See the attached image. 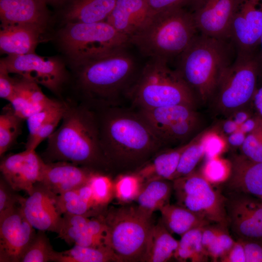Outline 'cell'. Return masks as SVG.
I'll return each instance as SVG.
<instances>
[{"label":"cell","mask_w":262,"mask_h":262,"mask_svg":"<svg viewBox=\"0 0 262 262\" xmlns=\"http://www.w3.org/2000/svg\"><path fill=\"white\" fill-rule=\"evenodd\" d=\"M92 109L101 146L112 172H133L164 148L138 110L120 106Z\"/></svg>","instance_id":"6da1fadb"},{"label":"cell","mask_w":262,"mask_h":262,"mask_svg":"<svg viewBox=\"0 0 262 262\" xmlns=\"http://www.w3.org/2000/svg\"><path fill=\"white\" fill-rule=\"evenodd\" d=\"M113 49L70 65L74 95L69 98L92 109L120 106L139 74L125 48Z\"/></svg>","instance_id":"7a4b0ae2"},{"label":"cell","mask_w":262,"mask_h":262,"mask_svg":"<svg viewBox=\"0 0 262 262\" xmlns=\"http://www.w3.org/2000/svg\"><path fill=\"white\" fill-rule=\"evenodd\" d=\"M59 128L48 138L40 156L46 163L64 161L92 171L110 174V166L102 149L94 110L70 98Z\"/></svg>","instance_id":"3957f363"},{"label":"cell","mask_w":262,"mask_h":262,"mask_svg":"<svg viewBox=\"0 0 262 262\" xmlns=\"http://www.w3.org/2000/svg\"><path fill=\"white\" fill-rule=\"evenodd\" d=\"M191 12L183 7L157 13L129 37V43L150 58L168 60L180 56L196 35Z\"/></svg>","instance_id":"277c9868"},{"label":"cell","mask_w":262,"mask_h":262,"mask_svg":"<svg viewBox=\"0 0 262 262\" xmlns=\"http://www.w3.org/2000/svg\"><path fill=\"white\" fill-rule=\"evenodd\" d=\"M225 41L202 34L196 35L180 55L177 71L195 96L204 101L213 97L224 72L231 64Z\"/></svg>","instance_id":"5b68a950"},{"label":"cell","mask_w":262,"mask_h":262,"mask_svg":"<svg viewBox=\"0 0 262 262\" xmlns=\"http://www.w3.org/2000/svg\"><path fill=\"white\" fill-rule=\"evenodd\" d=\"M101 214L106 227L104 243L117 262H146L152 216L130 203L110 207Z\"/></svg>","instance_id":"8992f818"},{"label":"cell","mask_w":262,"mask_h":262,"mask_svg":"<svg viewBox=\"0 0 262 262\" xmlns=\"http://www.w3.org/2000/svg\"><path fill=\"white\" fill-rule=\"evenodd\" d=\"M128 98L138 109L184 104L195 106L196 96L167 61L150 58L140 71Z\"/></svg>","instance_id":"52a82bcc"},{"label":"cell","mask_w":262,"mask_h":262,"mask_svg":"<svg viewBox=\"0 0 262 262\" xmlns=\"http://www.w3.org/2000/svg\"><path fill=\"white\" fill-rule=\"evenodd\" d=\"M65 23L57 33V40L70 65L130 44L128 36L106 21Z\"/></svg>","instance_id":"ba28073f"},{"label":"cell","mask_w":262,"mask_h":262,"mask_svg":"<svg viewBox=\"0 0 262 262\" xmlns=\"http://www.w3.org/2000/svg\"><path fill=\"white\" fill-rule=\"evenodd\" d=\"M262 66L256 51L238 52L235 62L224 72L213 95L221 112L236 111L251 99L256 91Z\"/></svg>","instance_id":"9c48e42d"},{"label":"cell","mask_w":262,"mask_h":262,"mask_svg":"<svg viewBox=\"0 0 262 262\" xmlns=\"http://www.w3.org/2000/svg\"><path fill=\"white\" fill-rule=\"evenodd\" d=\"M178 204L212 224L228 225L226 197L203 174L193 172L172 180Z\"/></svg>","instance_id":"30bf717a"},{"label":"cell","mask_w":262,"mask_h":262,"mask_svg":"<svg viewBox=\"0 0 262 262\" xmlns=\"http://www.w3.org/2000/svg\"><path fill=\"white\" fill-rule=\"evenodd\" d=\"M10 73H14L42 85L64 100V89L70 83V73L64 62L56 57H42L32 53L7 55L2 59Z\"/></svg>","instance_id":"8fae6325"},{"label":"cell","mask_w":262,"mask_h":262,"mask_svg":"<svg viewBox=\"0 0 262 262\" xmlns=\"http://www.w3.org/2000/svg\"><path fill=\"white\" fill-rule=\"evenodd\" d=\"M225 197L228 226L237 239L262 242V200L235 192Z\"/></svg>","instance_id":"7c38bea8"},{"label":"cell","mask_w":262,"mask_h":262,"mask_svg":"<svg viewBox=\"0 0 262 262\" xmlns=\"http://www.w3.org/2000/svg\"><path fill=\"white\" fill-rule=\"evenodd\" d=\"M241 0H193L191 12L202 34L220 39L229 38L233 16Z\"/></svg>","instance_id":"4fadbf2b"},{"label":"cell","mask_w":262,"mask_h":262,"mask_svg":"<svg viewBox=\"0 0 262 262\" xmlns=\"http://www.w3.org/2000/svg\"><path fill=\"white\" fill-rule=\"evenodd\" d=\"M21 205L0 218V262H20L36 234Z\"/></svg>","instance_id":"5bb4252c"},{"label":"cell","mask_w":262,"mask_h":262,"mask_svg":"<svg viewBox=\"0 0 262 262\" xmlns=\"http://www.w3.org/2000/svg\"><path fill=\"white\" fill-rule=\"evenodd\" d=\"M1 176L17 191L29 195L41 178L44 161L35 150L25 149L1 158Z\"/></svg>","instance_id":"9a60e30c"},{"label":"cell","mask_w":262,"mask_h":262,"mask_svg":"<svg viewBox=\"0 0 262 262\" xmlns=\"http://www.w3.org/2000/svg\"><path fill=\"white\" fill-rule=\"evenodd\" d=\"M262 31V0H241L233 16L229 38L238 53L257 49Z\"/></svg>","instance_id":"2e32d148"},{"label":"cell","mask_w":262,"mask_h":262,"mask_svg":"<svg viewBox=\"0 0 262 262\" xmlns=\"http://www.w3.org/2000/svg\"><path fill=\"white\" fill-rule=\"evenodd\" d=\"M28 195L21 203L22 211L27 220L35 229L57 233L62 215L56 206L57 195L41 182L34 185Z\"/></svg>","instance_id":"e0dca14e"},{"label":"cell","mask_w":262,"mask_h":262,"mask_svg":"<svg viewBox=\"0 0 262 262\" xmlns=\"http://www.w3.org/2000/svg\"><path fill=\"white\" fill-rule=\"evenodd\" d=\"M106 227L101 214L88 217L69 214L62 215L58 237L69 245L100 247L104 244Z\"/></svg>","instance_id":"ac0fdd59"},{"label":"cell","mask_w":262,"mask_h":262,"mask_svg":"<svg viewBox=\"0 0 262 262\" xmlns=\"http://www.w3.org/2000/svg\"><path fill=\"white\" fill-rule=\"evenodd\" d=\"M94 172L71 162H44L40 181L58 195L87 183Z\"/></svg>","instance_id":"d6986e66"},{"label":"cell","mask_w":262,"mask_h":262,"mask_svg":"<svg viewBox=\"0 0 262 262\" xmlns=\"http://www.w3.org/2000/svg\"><path fill=\"white\" fill-rule=\"evenodd\" d=\"M47 4L43 0H0V25H31L45 30L49 17Z\"/></svg>","instance_id":"ffe728a7"},{"label":"cell","mask_w":262,"mask_h":262,"mask_svg":"<svg viewBox=\"0 0 262 262\" xmlns=\"http://www.w3.org/2000/svg\"><path fill=\"white\" fill-rule=\"evenodd\" d=\"M226 184L231 192L262 197V163L251 161L243 155L233 157Z\"/></svg>","instance_id":"44dd1931"},{"label":"cell","mask_w":262,"mask_h":262,"mask_svg":"<svg viewBox=\"0 0 262 262\" xmlns=\"http://www.w3.org/2000/svg\"><path fill=\"white\" fill-rule=\"evenodd\" d=\"M150 18L147 0H116L106 21L129 38Z\"/></svg>","instance_id":"7402d4cb"},{"label":"cell","mask_w":262,"mask_h":262,"mask_svg":"<svg viewBox=\"0 0 262 262\" xmlns=\"http://www.w3.org/2000/svg\"><path fill=\"white\" fill-rule=\"evenodd\" d=\"M44 31L39 27L31 25H0V52L8 55L34 53Z\"/></svg>","instance_id":"603a6c76"},{"label":"cell","mask_w":262,"mask_h":262,"mask_svg":"<svg viewBox=\"0 0 262 262\" xmlns=\"http://www.w3.org/2000/svg\"><path fill=\"white\" fill-rule=\"evenodd\" d=\"M188 143L174 148H163L133 172L144 182L156 180L172 181L180 156Z\"/></svg>","instance_id":"cb8c5ba5"},{"label":"cell","mask_w":262,"mask_h":262,"mask_svg":"<svg viewBox=\"0 0 262 262\" xmlns=\"http://www.w3.org/2000/svg\"><path fill=\"white\" fill-rule=\"evenodd\" d=\"M116 0H67L63 12L65 23L105 21Z\"/></svg>","instance_id":"d4e9b609"},{"label":"cell","mask_w":262,"mask_h":262,"mask_svg":"<svg viewBox=\"0 0 262 262\" xmlns=\"http://www.w3.org/2000/svg\"><path fill=\"white\" fill-rule=\"evenodd\" d=\"M56 204L60 213L92 217L101 214L97 208L92 189L87 183L56 196Z\"/></svg>","instance_id":"484cf974"},{"label":"cell","mask_w":262,"mask_h":262,"mask_svg":"<svg viewBox=\"0 0 262 262\" xmlns=\"http://www.w3.org/2000/svg\"><path fill=\"white\" fill-rule=\"evenodd\" d=\"M138 111L158 137L161 132L176 123L198 115L194 107L184 104L150 109H141Z\"/></svg>","instance_id":"4316f807"},{"label":"cell","mask_w":262,"mask_h":262,"mask_svg":"<svg viewBox=\"0 0 262 262\" xmlns=\"http://www.w3.org/2000/svg\"><path fill=\"white\" fill-rule=\"evenodd\" d=\"M163 223L172 234L181 236L195 228L212 224L195 213L178 204L169 203L160 210Z\"/></svg>","instance_id":"83f0119b"},{"label":"cell","mask_w":262,"mask_h":262,"mask_svg":"<svg viewBox=\"0 0 262 262\" xmlns=\"http://www.w3.org/2000/svg\"><path fill=\"white\" fill-rule=\"evenodd\" d=\"M173 190V181L166 180H156L143 183L135 201L139 208L146 214L152 216L169 203Z\"/></svg>","instance_id":"f1b7e54d"},{"label":"cell","mask_w":262,"mask_h":262,"mask_svg":"<svg viewBox=\"0 0 262 262\" xmlns=\"http://www.w3.org/2000/svg\"><path fill=\"white\" fill-rule=\"evenodd\" d=\"M228 227L227 225L210 224L202 228V245L213 262L220 261L235 242L230 235Z\"/></svg>","instance_id":"f546056e"},{"label":"cell","mask_w":262,"mask_h":262,"mask_svg":"<svg viewBox=\"0 0 262 262\" xmlns=\"http://www.w3.org/2000/svg\"><path fill=\"white\" fill-rule=\"evenodd\" d=\"M179 244L161 220L153 225L146 262H166L174 258Z\"/></svg>","instance_id":"4dcf8cb0"},{"label":"cell","mask_w":262,"mask_h":262,"mask_svg":"<svg viewBox=\"0 0 262 262\" xmlns=\"http://www.w3.org/2000/svg\"><path fill=\"white\" fill-rule=\"evenodd\" d=\"M51 262H117V261L112 251L106 246L93 247L74 245L68 250L61 252L55 251Z\"/></svg>","instance_id":"1f68e13d"},{"label":"cell","mask_w":262,"mask_h":262,"mask_svg":"<svg viewBox=\"0 0 262 262\" xmlns=\"http://www.w3.org/2000/svg\"><path fill=\"white\" fill-rule=\"evenodd\" d=\"M202 228L193 229L181 236L174 258L179 262H205L209 260L202 242Z\"/></svg>","instance_id":"d6a6232c"},{"label":"cell","mask_w":262,"mask_h":262,"mask_svg":"<svg viewBox=\"0 0 262 262\" xmlns=\"http://www.w3.org/2000/svg\"><path fill=\"white\" fill-rule=\"evenodd\" d=\"M24 120L16 114L10 104L3 109L0 115V158L16 143Z\"/></svg>","instance_id":"836d02e7"},{"label":"cell","mask_w":262,"mask_h":262,"mask_svg":"<svg viewBox=\"0 0 262 262\" xmlns=\"http://www.w3.org/2000/svg\"><path fill=\"white\" fill-rule=\"evenodd\" d=\"M203 135V133L198 134L188 142L180 156L173 180L194 171L196 166L205 154Z\"/></svg>","instance_id":"e575fe53"},{"label":"cell","mask_w":262,"mask_h":262,"mask_svg":"<svg viewBox=\"0 0 262 262\" xmlns=\"http://www.w3.org/2000/svg\"><path fill=\"white\" fill-rule=\"evenodd\" d=\"M87 183L92 189L95 205L102 213L114 197V180L109 174L94 171Z\"/></svg>","instance_id":"d590c367"},{"label":"cell","mask_w":262,"mask_h":262,"mask_svg":"<svg viewBox=\"0 0 262 262\" xmlns=\"http://www.w3.org/2000/svg\"><path fill=\"white\" fill-rule=\"evenodd\" d=\"M144 182L133 172L120 173L114 180V197L122 204L135 200Z\"/></svg>","instance_id":"8d00e7d4"},{"label":"cell","mask_w":262,"mask_h":262,"mask_svg":"<svg viewBox=\"0 0 262 262\" xmlns=\"http://www.w3.org/2000/svg\"><path fill=\"white\" fill-rule=\"evenodd\" d=\"M45 231L37 230L20 262H51L53 250Z\"/></svg>","instance_id":"74e56055"},{"label":"cell","mask_w":262,"mask_h":262,"mask_svg":"<svg viewBox=\"0 0 262 262\" xmlns=\"http://www.w3.org/2000/svg\"><path fill=\"white\" fill-rule=\"evenodd\" d=\"M64 103V100L55 99L51 104L26 120L29 131L26 142L31 141L33 138L43 125Z\"/></svg>","instance_id":"f35d334b"},{"label":"cell","mask_w":262,"mask_h":262,"mask_svg":"<svg viewBox=\"0 0 262 262\" xmlns=\"http://www.w3.org/2000/svg\"><path fill=\"white\" fill-rule=\"evenodd\" d=\"M64 105L54 113L43 125L33 138L25 144V149L35 150L38 145L52 134L59 123L62 120L66 108Z\"/></svg>","instance_id":"ab89813d"},{"label":"cell","mask_w":262,"mask_h":262,"mask_svg":"<svg viewBox=\"0 0 262 262\" xmlns=\"http://www.w3.org/2000/svg\"><path fill=\"white\" fill-rule=\"evenodd\" d=\"M8 183L0 176V218L20 205L24 197L17 193Z\"/></svg>","instance_id":"60d3db41"},{"label":"cell","mask_w":262,"mask_h":262,"mask_svg":"<svg viewBox=\"0 0 262 262\" xmlns=\"http://www.w3.org/2000/svg\"><path fill=\"white\" fill-rule=\"evenodd\" d=\"M242 147L243 156L249 160L262 163V136L253 133L246 137Z\"/></svg>","instance_id":"b9f144b4"},{"label":"cell","mask_w":262,"mask_h":262,"mask_svg":"<svg viewBox=\"0 0 262 262\" xmlns=\"http://www.w3.org/2000/svg\"><path fill=\"white\" fill-rule=\"evenodd\" d=\"M193 0H147L149 16L172 8L190 4Z\"/></svg>","instance_id":"7bdbcfd3"},{"label":"cell","mask_w":262,"mask_h":262,"mask_svg":"<svg viewBox=\"0 0 262 262\" xmlns=\"http://www.w3.org/2000/svg\"><path fill=\"white\" fill-rule=\"evenodd\" d=\"M14 78L10 76V73L3 62L0 61V97L8 101L11 98L14 90Z\"/></svg>","instance_id":"ee69618b"},{"label":"cell","mask_w":262,"mask_h":262,"mask_svg":"<svg viewBox=\"0 0 262 262\" xmlns=\"http://www.w3.org/2000/svg\"><path fill=\"white\" fill-rule=\"evenodd\" d=\"M246 262H262V242L243 241Z\"/></svg>","instance_id":"f6af8a7d"},{"label":"cell","mask_w":262,"mask_h":262,"mask_svg":"<svg viewBox=\"0 0 262 262\" xmlns=\"http://www.w3.org/2000/svg\"><path fill=\"white\" fill-rule=\"evenodd\" d=\"M202 142L205 154L209 157H213L222 149L223 143L222 140L216 135L213 134H203Z\"/></svg>","instance_id":"bcb514c9"},{"label":"cell","mask_w":262,"mask_h":262,"mask_svg":"<svg viewBox=\"0 0 262 262\" xmlns=\"http://www.w3.org/2000/svg\"><path fill=\"white\" fill-rule=\"evenodd\" d=\"M220 262H246L245 251L242 241L237 239L228 253Z\"/></svg>","instance_id":"7dc6e473"},{"label":"cell","mask_w":262,"mask_h":262,"mask_svg":"<svg viewBox=\"0 0 262 262\" xmlns=\"http://www.w3.org/2000/svg\"><path fill=\"white\" fill-rule=\"evenodd\" d=\"M204 175L207 179L217 180L221 178L225 173L224 166L222 163L217 160L209 161L205 169Z\"/></svg>","instance_id":"c3c4849f"},{"label":"cell","mask_w":262,"mask_h":262,"mask_svg":"<svg viewBox=\"0 0 262 262\" xmlns=\"http://www.w3.org/2000/svg\"><path fill=\"white\" fill-rule=\"evenodd\" d=\"M245 133L241 131H236L228 137V142L230 145L233 147L242 146L246 138Z\"/></svg>","instance_id":"681fc988"},{"label":"cell","mask_w":262,"mask_h":262,"mask_svg":"<svg viewBox=\"0 0 262 262\" xmlns=\"http://www.w3.org/2000/svg\"><path fill=\"white\" fill-rule=\"evenodd\" d=\"M238 125L234 120L226 121L223 125V130L225 133L230 134L237 130Z\"/></svg>","instance_id":"f907efd6"},{"label":"cell","mask_w":262,"mask_h":262,"mask_svg":"<svg viewBox=\"0 0 262 262\" xmlns=\"http://www.w3.org/2000/svg\"><path fill=\"white\" fill-rule=\"evenodd\" d=\"M254 98L255 104L262 115V87L255 91Z\"/></svg>","instance_id":"816d5d0a"},{"label":"cell","mask_w":262,"mask_h":262,"mask_svg":"<svg viewBox=\"0 0 262 262\" xmlns=\"http://www.w3.org/2000/svg\"><path fill=\"white\" fill-rule=\"evenodd\" d=\"M255 127V123L252 119H247L241 125L240 131L244 133L252 131Z\"/></svg>","instance_id":"f5cc1de1"},{"label":"cell","mask_w":262,"mask_h":262,"mask_svg":"<svg viewBox=\"0 0 262 262\" xmlns=\"http://www.w3.org/2000/svg\"><path fill=\"white\" fill-rule=\"evenodd\" d=\"M248 115L244 112H236L234 116V121L238 125H241L247 119Z\"/></svg>","instance_id":"db71d44e"},{"label":"cell","mask_w":262,"mask_h":262,"mask_svg":"<svg viewBox=\"0 0 262 262\" xmlns=\"http://www.w3.org/2000/svg\"><path fill=\"white\" fill-rule=\"evenodd\" d=\"M47 4H51L53 5H62L65 4L67 0H43Z\"/></svg>","instance_id":"11a10c76"},{"label":"cell","mask_w":262,"mask_h":262,"mask_svg":"<svg viewBox=\"0 0 262 262\" xmlns=\"http://www.w3.org/2000/svg\"><path fill=\"white\" fill-rule=\"evenodd\" d=\"M258 47L260 48V50L259 52L257 53V54L262 65V31L260 35V38Z\"/></svg>","instance_id":"9f6ffc18"},{"label":"cell","mask_w":262,"mask_h":262,"mask_svg":"<svg viewBox=\"0 0 262 262\" xmlns=\"http://www.w3.org/2000/svg\"><path fill=\"white\" fill-rule=\"evenodd\" d=\"M260 199H261L262 200V197L259 198Z\"/></svg>","instance_id":"6f0895ef"}]
</instances>
